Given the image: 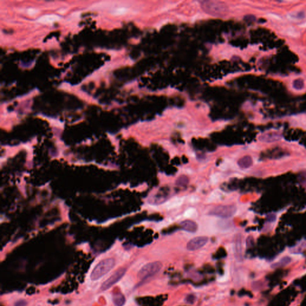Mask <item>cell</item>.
Returning a JSON list of instances; mask_svg holds the SVG:
<instances>
[{
    "label": "cell",
    "mask_w": 306,
    "mask_h": 306,
    "mask_svg": "<svg viewBox=\"0 0 306 306\" xmlns=\"http://www.w3.org/2000/svg\"><path fill=\"white\" fill-rule=\"evenodd\" d=\"M38 11L36 9H33V8H30L28 10V14L30 16H34L37 14Z\"/></svg>",
    "instance_id": "obj_21"
},
{
    "label": "cell",
    "mask_w": 306,
    "mask_h": 306,
    "mask_svg": "<svg viewBox=\"0 0 306 306\" xmlns=\"http://www.w3.org/2000/svg\"><path fill=\"white\" fill-rule=\"evenodd\" d=\"M195 298H196V297H195V296L194 295H193V294H189V295H188L186 297L185 301H186V302L187 303L192 304L195 302Z\"/></svg>",
    "instance_id": "obj_19"
},
{
    "label": "cell",
    "mask_w": 306,
    "mask_h": 306,
    "mask_svg": "<svg viewBox=\"0 0 306 306\" xmlns=\"http://www.w3.org/2000/svg\"><path fill=\"white\" fill-rule=\"evenodd\" d=\"M291 261V258H289L288 257H285L283 258L282 259H281L279 261L273 264L271 266V267L277 268L282 267V266H285L287 264H288Z\"/></svg>",
    "instance_id": "obj_14"
},
{
    "label": "cell",
    "mask_w": 306,
    "mask_h": 306,
    "mask_svg": "<svg viewBox=\"0 0 306 306\" xmlns=\"http://www.w3.org/2000/svg\"><path fill=\"white\" fill-rule=\"evenodd\" d=\"M184 197H175L167 202L165 205V207L166 209H172V208H175L177 207L180 206L183 202H184Z\"/></svg>",
    "instance_id": "obj_8"
},
{
    "label": "cell",
    "mask_w": 306,
    "mask_h": 306,
    "mask_svg": "<svg viewBox=\"0 0 306 306\" xmlns=\"http://www.w3.org/2000/svg\"><path fill=\"white\" fill-rule=\"evenodd\" d=\"M189 182V178L185 175L180 176L176 181V184L178 186L184 187L188 184Z\"/></svg>",
    "instance_id": "obj_15"
},
{
    "label": "cell",
    "mask_w": 306,
    "mask_h": 306,
    "mask_svg": "<svg viewBox=\"0 0 306 306\" xmlns=\"http://www.w3.org/2000/svg\"><path fill=\"white\" fill-rule=\"evenodd\" d=\"M180 225L182 229L191 233L195 232L198 229L197 224L194 221L190 219H186L182 221L180 223Z\"/></svg>",
    "instance_id": "obj_7"
},
{
    "label": "cell",
    "mask_w": 306,
    "mask_h": 306,
    "mask_svg": "<svg viewBox=\"0 0 306 306\" xmlns=\"http://www.w3.org/2000/svg\"><path fill=\"white\" fill-rule=\"evenodd\" d=\"M211 4L209 2H206V4L203 2V9L205 10L207 13L212 14L213 15H216L218 16L222 15L224 14L226 8L224 7V5L222 4H219L218 2L215 4L214 2H211Z\"/></svg>",
    "instance_id": "obj_5"
},
{
    "label": "cell",
    "mask_w": 306,
    "mask_h": 306,
    "mask_svg": "<svg viewBox=\"0 0 306 306\" xmlns=\"http://www.w3.org/2000/svg\"><path fill=\"white\" fill-rule=\"evenodd\" d=\"M221 195H222V192L221 191L219 190H215L213 192H212V194L208 197V201L209 202L218 201L221 199Z\"/></svg>",
    "instance_id": "obj_16"
},
{
    "label": "cell",
    "mask_w": 306,
    "mask_h": 306,
    "mask_svg": "<svg viewBox=\"0 0 306 306\" xmlns=\"http://www.w3.org/2000/svg\"><path fill=\"white\" fill-rule=\"evenodd\" d=\"M304 81L301 78L296 79L293 82V87L297 90H301L304 88Z\"/></svg>",
    "instance_id": "obj_17"
},
{
    "label": "cell",
    "mask_w": 306,
    "mask_h": 306,
    "mask_svg": "<svg viewBox=\"0 0 306 306\" xmlns=\"http://www.w3.org/2000/svg\"><path fill=\"white\" fill-rule=\"evenodd\" d=\"M218 176L216 175V174H215V175H213L212 176V178H211V181L213 182V183H216L218 182Z\"/></svg>",
    "instance_id": "obj_23"
},
{
    "label": "cell",
    "mask_w": 306,
    "mask_h": 306,
    "mask_svg": "<svg viewBox=\"0 0 306 306\" xmlns=\"http://www.w3.org/2000/svg\"><path fill=\"white\" fill-rule=\"evenodd\" d=\"M127 269L126 268L121 267L117 270L113 274H112L105 281H104L100 287L101 292L105 291L111 288L116 283H117L125 274Z\"/></svg>",
    "instance_id": "obj_4"
},
{
    "label": "cell",
    "mask_w": 306,
    "mask_h": 306,
    "mask_svg": "<svg viewBox=\"0 0 306 306\" xmlns=\"http://www.w3.org/2000/svg\"><path fill=\"white\" fill-rule=\"evenodd\" d=\"M197 213V211L194 208H190L186 210L184 213V216L187 218H190L194 216Z\"/></svg>",
    "instance_id": "obj_18"
},
{
    "label": "cell",
    "mask_w": 306,
    "mask_h": 306,
    "mask_svg": "<svg viewBox=\"0 0 306 306\" xmlns=\"http://www.w3.org/2000/svg\"><path fill=\"white\" fill-rule=\"evenodd\" d=\"M209 239L206 236H198L192 238L187 244V249L193 251L203 247L208 242Z\"/></svg>",
    "instance_id": "obj_6"
},
{
    "label": "cell",
    "mask_w": 306,
    "mask_h": 306,
    "mask_svg": "<svg viewBox=\"0 0 306 306\" xmlns=\"http://www.w3.org/2000/svg\"><path fill=\"white\" fill-rule=\"evenodd\" d=\"M27 301L25 300H19L18 301H17L15 304H14V306H27Z\"/></svg>",
    "instance_id": "obj_20"
},
{
    "label": "cell",
    "mask_w": 306,
    "mask_h": 306,
    "mask_svg": "<svg viewBox=\"0 0 306 306\" xmlns=\"http://www.w3.org/2000/svg\"><path fill=\"white\" fill-rule=\"evenodd\" d=\"M235 250H236V254H237V257L240 258L242 253V242H241V237L240 235L237 236L236 238Z\"/></svg>",
    "instance_id": "obj_13"
},
{
    "label": "cell",
    "mask_w": 306,
    "mask_h": 306,
    "mask_svg": "<svg viewBox=\"0 0 306 306\" xmlns=\"http://www.w3.org/2000/svg\"><path fill=\"white\" fill-rule=\"evenodd\" d=\"M113 301L116 306H123L126 303V298L121 293L117 292L113 294Z\"/></svg>",
    "instance_id": "obj_11"
},
{
    "label": "cell",
    "mask_w": 306,
    "mask_h": 306,
    "mask_svg": "<svg viewBox=\"0 0 306 306\" xmlns=\"http://www.w3.org/2000/svg\"><path fill=\"white\" fill-rule=\"evenodd\" d=\"M236 212L234 205H219L213 208L209 212V215L221 218H229L233 216Z\"/></svg>",
    "instance_id": "obj_3"
},
{
    "label": "cell",
    "mask_w": 306,
    "mask_h": 306,
    "mask_svg": "<svg viewBox=\"0 0 306 306\" xmlns=\"http://www.w3.org/2000/svg\"><path fill=\"white\" fill-rule=\"evenodd\" d=\"M125 12H126V10L125 9H123V8H120V9H117L114 12V15H122V14H124L125 13Z\"/></svg>",
    "instance_id": "obj_22"
},
{
    "label": "cell",
    "mask_w": 306,
    "mask_h": 306,
    "mask_svg": "<svg viewBox=\"0 0 306 306\" xmlns=\"http://www.w3.org/2000/svg\"><path fill=\"white\" fill-rule=\"evenodd\" d=\"M163 267V264L160 261H154L145 265L139 271L138 277L141 280H144L157 274Z\"/></svg>",
    "instance_id": "obj_2"
},
{
    "label": "cell",
    "mask_w": 306,
    "mask_h": 306,
    "mask_svg": "<svg viewBox=\"0 0 306 306\" xmlns=\"http://www.w3.org/2000/svg\"><path fill=\"white\" fill-rule=\"evenodd\" d=\"M198 200H199V197L196 195H192L190 198V202H192V203L197 202H198Z\"/></svg>",
    "instance_id": "obj_24"
},
{
    "label": "cell",
    "mask_w": 306,
    "mask_h": 306,
    "mask_svg": "<svg viewBox=\"0 0 306 306\" xmlns=\"http://www.w3.org/2000/svg\"><path fill=\"white\" fill-rule=\"evenodd\" d=\"M252 158L250 156L245 155L239 160L237 164L240 168L242 169H246L252 166Z\"/></svg>",
    "instance_id": "obj_9"
},
{
    "label": "cell",
    "mask_w": 306,
    "mask_h": 306,
    "mask_svg": "<svg viewBox=\"0 0 306 306\" xmlns=\"http://www.w3.org/2000/svg\"><path fill=\"white\" fill-rule=\"evenodd\" d=\"M280 139V136L277 134H267L261 136L260 138L261 141L267 142H275Z\"/></svg>",
    "instance_id": "obj_12"
},
{
    "label": "cell",
    "mask_w": 306,
    "mask_h": 306,
    "mask_svg": "<svg viewBox=\"0 0 306 306\" xmlns=\"http://www.w3.org/2000/svg\"><path fill=\"white\" fill-rule=\"evenodd\" d=\"M115 265L114 258H108L100 261L92 270L90 278L92 280H97L111 270Z\"/></svg>",
    "instance_id": "obj_1"
},
{
    "label": "cell",
    "mask_w": 306,
    "mask_h": 306,
    "mask_svg": "<svg viewBox=\"0 0 306 306\" xmlns=\"http://www.w3.org/2000/svg\"><path fill=\"white\" fill-rule=\"evenodd\" d=\"M59 17L55 15H47L41 16L39 18L38 20L39 23H43V24H49V23H52L57 20H59Z\"/></svg>",
    "instance_id": "obj_10"
}]
</instances>
